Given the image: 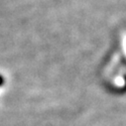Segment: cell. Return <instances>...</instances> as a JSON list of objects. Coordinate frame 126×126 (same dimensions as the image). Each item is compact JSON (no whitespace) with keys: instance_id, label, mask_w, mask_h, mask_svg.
<instances>
[{"instance_id":"6da1fadb","label":"cell","mask_w":126,"mask_h":126,"mask_svg":"<svg viewBox=\"0 0 126 126\" xmlns=\"http://www.w3.org/2000/svg\"><path fill=\"white\" fill-rule=\"evenodd\" d=\"M4 84V78L0 75V86H2Z\"/></svg>"}]
</instances>
